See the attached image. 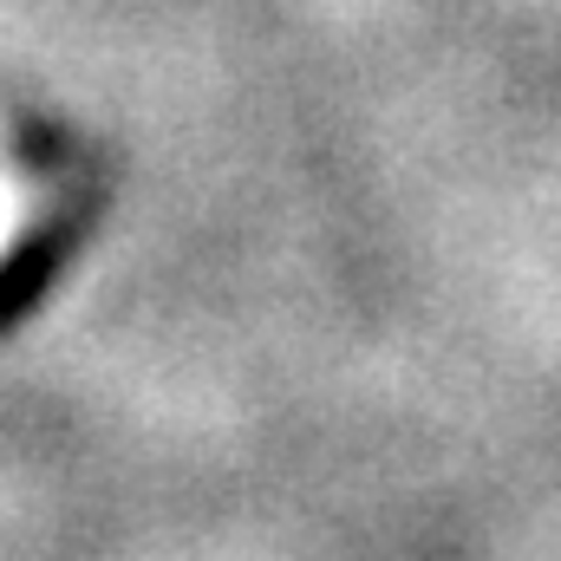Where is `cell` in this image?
I'll return each mask as SVG.
<instances>
[{
	"label": "cell",
	"instance_id": "6da1fadb",
	"mask_svg": "<svg viewBox=\"0 0 561 561\" xmlns=\"http://www.w3.org/2000/svg\"><path fill=\"white\" fill-rule=\"evenodd\" d=\"M7 222H13V196H7V183H0V236H7Z\"/></svg>",
	"mask_w": 561,
	"mask_h": 561
}]
</instances>
